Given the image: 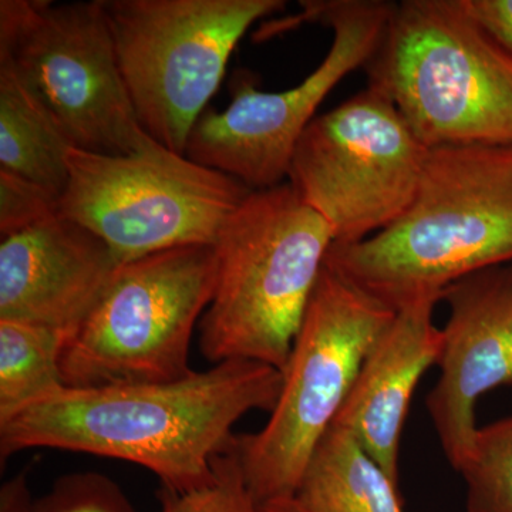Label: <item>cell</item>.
Returning a JSON list of instances; mask_svg holds the SVG:
<instances>
[{
  "mask_svg": "<svg viewBox=\"0 0 512 512\" xmlns=\"http://www.w3.org/2000/svg\"><path fill=\"white\" fill-rule=\"evenodd\" d=\"M0 62L28 84L70 146L121 156L157 143L137 119L103 0H2Z\"/></svg>",
  "mask_w": 512,
  "mask_h": 512,
  "instance_id": "cell-8",
  "label": "cell"
},
{
  "mask_svg": "<svg viewBox=\"0 0 512 512\" xmlns=\"http://www.w3.org/2000/svg\"><path fill=\"white\" fill-rule=\"evenodd\" d=\"M512 264V146L431 148L419 187L390 227L333 244L326 265L394 311Z\"/></svg>",
  "mask_w": 512,
  "mask_h": 512,
  "instance_id": "cell-2",
  "label": "cell"
},
{
  "mask_svg": "<svg viewBox=\"0 0 512 512\" xmlns=\"http://www.w3.org/2000/svg\"><path fill=\"white\" fill-rule=\"evenodd\" d=\"M366 72L429 150L512 146V55L461 0L394 3Z\"/></svg>",
  "mask_w": 512,
  "mask_h": 512,
  "instance_id": "cell-4",
  "label": "cell"
},
{
  "mask_svg": "<svg viewBox=\"0 0 512 512\" xmlns=\"http://www.w3.org/2000/svg\"><path fill=\"white\" fill-rule=\"evenodd\" d=\"M427 153L392 101L367 87L309 124L288 183L328 222L335 244H355L402 217Z\"/></svg>",
  "mask_w": 512,
  "mask_h": 512,
  "instance_id": "cell-11",
  "label": "cell"
},
{
  "mask_svg": "<svg viewBox=\"0 0 512 512\" xmlns=\"http://www.w3.org/2000/svg\"><path fill=\"white\" fill-rule=\"evenodd\" d=\"M33 504L29 470L20 471L0 487V512H32Z\"/></svg>",
  "mask_w": 512,
  "mask_h": 512,
  "instance_id": "cell-23",
  "label": "cell"
},
{
  "mask_svg": "<svg viewBox=\"0 0 512 512\" xmlns=\"http://www.w3.org/2000/svg\"><path fill=\"white\" fill-rule=\"evenodd\" d=\"M59 212L134 261L185 245H215L251 194L235 178L154 143L103 156L70 147Z\"/></svg>",
  "mask_w": 512,
  "mask_h": 512,
  "instance_id": "cell-9",
  "label": "cell"
},
{
  "mask_svg": "<svg viewBox=\"0 0 512 512\" xmlns=\"http://www.w3.org/2000/svg\"><path fill=\"white\" fill-rule=\"evenodd\" d=\"M282 383L276 367L231 359L174 382L64 386L0 423V460L30 448L94 454L147 468L161 488L187 493L211 483L235 423L252 410L271 413Z\"/></svg>",
  "mask_w": 512,
  "mask_h": 512,
  "instance_id": "cell-1",
  "label": "cell"
},
{
  "mask_svg": "<svg viewBox=\"0 0 512 512\" xmlns=\"http://www.w3.org/2000/svg\"><path fill=\"white\" fill-rule=\"evenodd\" d=\"M333 244L328 222L291 184L252 191L215 244L220 265L198 326L202 355L284 373Z\"/></svg>",
  "mask_w": 512,
  "mask_h": 512,
  "instance_id": "cell-3",
  "label": "cell"
},
{
  "mask_svg": "<svg viewBox=\"0 0 512 512\" xmlns=\"http://www.w3.org/2000/svg\"><path fill=\"white\" fill-rule=\"evenodd\" d=\"M121 74L148 136L185 156L229 57L282 0H103Z\"/></svg>",
  "mask_w": 512,
  "mask_h": 512,
  "instance_id": "cell-7",
  "label": "cell"
},
{
  "mask_svg": "<svg viewBox=\"0 0 512 512\" xmlns=\"http://www.w3.org/2000/svg\"><path fill=\"white\" fill-rule=\"evenodd\" d=\"M259 512H303L301 508L293 503L292 498L288 500H276L271 503L259 505Z\"/></svg>",
  "mask_w": 512,
  "mask_h": 512,
  "instance_id": "cell-24",
  "label": "cell"
},
{
  "mask_svg": "<svg viewBox=\"0 0 512 512\" xmlns=\"http://www.w3.org/2000/svg\"><path fill=\"white\" fill-rule=\"evenodd\" d=\"M158 501V512H259V504L245 481L234 443L215 457L211 483L187 493L161 488Z\"/></svg>",
  "mask_w": 512,
  "mask_h": 512,
  "instance_id": "cell-19",
  "label": "cell"
},
{
  "mask_svg": "<svg viewBox=\"0 0 512 512\" xmlns=\"http://www.w3.org/2000/svg\"><path fill=\"white\" fill-rule=\"evenodd\" d=\"M464 9L512 55V0H461Z\"/></svg>",
  "mask_w": 512,
  "mask_h": 512,
  "instance_id": "cell-22",
  "label": "cell"
},
{
  "mask_svg": "<svg viewBox=\"0 0 512 512\" xmlns=\"http://www.w3.org/2000/svg\"><path fill=\"white\" fill-rule=\"evenodd\" d=\"M441 301L447 303L448 318L441 329L440 376L426 406L457 471L478 430V400L512 386V264L454 282Z\"/></svg>",
  "mask_w": 512,
  "mask_h": 512,
  "instance_id": "cell-12",
  "label": "cell"
},
{
  "mask_svg": "<svg viewBox=\"0 0 512 512\" xmlns=\"http://www.w3.org/2000/svg\"><path fill=\"white\" fill-rule=\"evenodd\" d=\"M215 245H185L124 262L72 338L66 387L174 382L192 375V335L214 298Z\"/></svg>",
  "mask_w": 512,
  "mask_h": 512,
  "instance_id": "cell-6",
  "label": "cell"
},
{
  "mask_svg": "<svg viewBox=\"0 0 512 512\" xmlns=\"http://www.w3.org/2000/svg\"><path fill=\"white\" fill-rule=\"evenodd\" d=\"M439 302L421 299L397 309L367 353L335 421L396 481L400 440L413 394L440 356L441 329L433 319Z\"/></svg>",
  "mask_w": 512,
  "mask_h": 512,
  "instance_id": "cell-14",
  "label": "cell"
},
{
  "mask_svg": "<svg viewBox=\"0 0 512 512\" xmlns=\"http://www.w3.org/2000/svg\"><path fill=\"white\" fill-rule=\"evenodd\" d=\"M60 198L46 188L0 171V237L16 234L59 212Z\"/></svg>",
  "mask_w": 512,
  "mask_h": 512,
  "instance_id": "cell-21",
  "label": "cell"
},
{
  "mask_svg": "<svg viewBox=\"0 0 512 512\" xmlns=\"http://www.w3.org/2000/svg\"><path fill=\"white\" fill-rule=\"evenodd\" d=\"M32 512H136L123 490L97 473L60 478L52 491L35 501Z\"/></svg>",
  "mask_w": 512,
  "mask_h": 512,
  "instance_id": "cell-20",
  "label": "cell"
},
{
  "mask_svg": "<svg viewBox=\"0 0 512 512\" xmlns=\"http://www.w3.org/2000/svg\"><path fill=\"white\" fill-rule=\"evenodd\" d=\"M121 262L103 239L60 212L2 238L0 320L74 335Z\"/></svg>",
  "mask_w": 512,
  "mask_h": 512,
  "instance_id": "cell-13",
  "label": "cell"
},
{
  "mask_svg": "<svg viewBox=\"0 0 512 512\" xmlns=\"http://www.w3.org/2000/svg\"><path fill=\"white\" fill-rule=\"evenodd\" d=\"M458 473L467 512H512V414L478 427Z\"/></svg>",
  "mask_w": 512,
  "mask_h": 512,
  "instance_id": "cell-18",
  "label": "cell"
},
{
  "mask_svg": "<svg viewBox=\"0 0 512 512\" xmlns=\"http://www.w3.org/2000/svg\"><path fill=\"white\" fill-rule=\"evenodd\" d=\"M302 6L301 20L332 30L322 63L284 92H264L242 76L232 87L227 109L205 110L188 138L185 156L254 191L285 183L295 148L316 110L346 76L370 62L394 3L326 0Z\"/></svg>",
  "mask_w": 512,
  "mask_h": 512,
  "instance_id": "cell-10",
  "label": "cell"
},
{
  "mask_svg": "<svg viewBox=\"0 0 512 512\" xmlns=\"http://www.w3.org/2000/svg\"><path fill=\"white\" fill-rule=\"evenodd\" d=\"M397 484L348 430L333 424L292 500L303 512H404Z\"/></svg>",
  "mask_w": 512,
  "mask_h": 512,
  "instance_id": "cell-15",
  "label": "cell"
},
{
  "mask_svg": "<svg viewBox=\"0 0 512 512\" xmlns=\"http://www.w3.org/2000/svg\"><path fill=\"white\" fill-rule=\"evenodd\" d=\"M396 312L325 265L268 423L258 433L235 436L234 450L256 503L293 498L367 353Z\"/></svg>",
  "mask_w": 512,
  "mask_h": 512,
  "instance_id": "cell-5",
  "label": "cell"
},
{
  "mask_svg": "<svg viewBox=\"0 0 512 512\" xmlns=\"http://www.w3.org/2000/svg\"><path fill=\"white\" fill-rule=\"evenodd\" d=\"M70 147L28 84L0 62V171L62 198L69 181Z\"/></svg>",
  "mask_w": 512,
  "mask_h": 512,
  "instance_id": "cell-16",
  "label": "cell"
},
{
  "mask_svg": "<svg viewBox=\"0 0 512 512\" xmlns=\"http://www.w3.org/2000/svg\"><path fill=\"white\" fill-rule=\"evenodd\" d=\"M55 330L0 320V423L64 387Z\"/></svg>",
  "mask_w": 512,
  "mask_h": 512,
  "instance_id": "cell-17",
  "label": "cell"
}]
</instances>
